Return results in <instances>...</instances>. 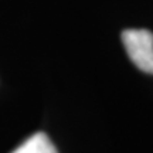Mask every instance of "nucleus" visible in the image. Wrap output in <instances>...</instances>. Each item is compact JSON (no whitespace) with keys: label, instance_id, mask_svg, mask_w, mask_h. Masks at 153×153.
<instances>
[{"label":"nucleus","instance_id":"1","mask_svg":"<svg viewBox=\"0 0 153 153\" xmlns=\"http://www.w3.org/2000/svg\"><path fill=\"white\" fill-rule=\"evenodd\" d=\"M131 61L146 74H153V33L145 28H128L120 34Z\"/></svg>","mask_w":153,"mask_h":153},{"label":"nucleus","instance_id":"2","mask_svg":"<svg viewBox=\"0 0 153 153\" xmlns=\"http://www.w3.org/2000/svg\"><path fill=\"white\" fill-rule=\"evenodd\" d=\"M11 153H58L54 143L51 142L45 133L37 132L33 136L26 139L24 142L16 148Z\"/></svg>","mask_w":153,"mask_h":153}]
</instances>
